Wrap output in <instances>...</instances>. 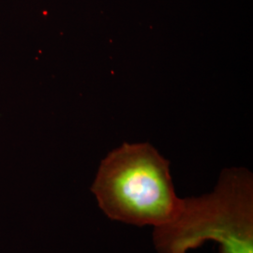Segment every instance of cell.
<instances>
[{
  "label": "cell",
  "instance_id": "obj_1",
  "mask_svg": "<svg viewBox=\"0 0 253 253\" xmlns=\"http://www.w3.org/2000/svg\"><path fill=\"white\" fill-rule=\"evenodd\" d=\"M91 191L111 219L135 226L169 224L182 205L170 163L147 143H124L100 163Z\"/></svg>",
  "mask_w": 253,
  "mask_h": 253
},
{
  "label": "cell",
  "instance_id": "obj_2",
  "mask_svg": "<svg viewBox=\"0 0 253 253\" xmlns=\"http://www.w3.org/2000/svg\"><path fill=\"white\" fill-rule=\"evenodd\" d=\"M209 240L218 253H253V177L247 169L224 170L212 193L182 199L176 217L153 233L158 253H187Z\"/></svg>",
  "mask_w": 253,
  "mask_h": 253
}]
</instances>
